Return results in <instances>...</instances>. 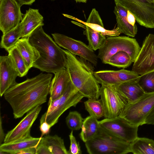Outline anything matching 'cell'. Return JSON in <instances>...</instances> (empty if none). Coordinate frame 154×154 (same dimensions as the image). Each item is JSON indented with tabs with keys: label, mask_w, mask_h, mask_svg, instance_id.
Wrapping results in <instances>:
<instances>
[{
	"label": "cell",
	"mask_w": 154,
	"mask_h": 154,
	"mask_svg": "<svg viewBox=\"0 0 154 154\" xmlns=\"http://www.w3.org/2000/svg\"><path fill=\"white\" fill-rule=\"evenodd\" d=\"M114 13L116 16L117 24V27L122 33L128 37H134L137 32L136 25L130 24L127 19L128 10L119 4L115 2Z\"/></svg>",
	"instance_id": "20"
},
{
	"label": "cell",
	"mask_w": 154,
	"mask_h": 154,
	"mask_svg": "<svg viewBox=\"0 0 154 154\" xmlns=\"http://www.w3.org/2000/svg\"><path fill=\"white\" fill-rule=\"evenodd\" d=\"M61 97L53 100H49L48 109L45 112L46 115L52 112L56 108L60 100Z\"/></svg>",
	"instance_id": "37"
},
{
	"label": "cell",
	"mask_w": 154,
	"mask_h": 154,
	"mask_svg": "<svg viewBox=\"0 0 154 154\" xmlns=\"http://www.w3.org/2000/svg\"><path fill=\"white\" fill-rule=\"evenodd\" d=\"M83 120L81 114L77 111L69 112L66 118L67 126L73 131L79 130L81 128Z\"/></svg>",
	"instance_id": "33"
},
{
	"label": "cell",
	"mask_w": 154,
	"mask_h": 154,
	"mask_svg": "<svg viewBox=\"0 0 154 154\" xmlns=\"http://www.w3.org/2000/svg\"><path fill=\"white\" fill-rule=\"evenodd\" d=\"M41 109V105L38 106L28 112L16 126L8 132L5 135L3 143L14 141L30 135L31 128Z\"/></svg>",
	"instance_id": "15"
},
{
	"label": "cell",
	"mask_w": 154,
	"mask_h": 154,
	"mask_svg": "<svg viewBox=\"0 0 154 154\" xmlns=\"http://www.w3.org/2000/svg\"><path fill=\"white\" fill-rule=\"evenodd\" d=\"M49 88L50 100H54L60 97L71 82L66 69H63L54 73Z\"/></svg>",
	"instance_id": "18"
},
{
	"label": "cell",
	"mask_w": 154,
	"mask_h": 154,
	"mask_svg": "<svg viewBox=\"0 0 154 154\" xmlns=\"http://www.w3.org/2000/svg\"><path fill=\"white\" fill-rule=\"evenodd\" d=\"M22 25L21 23L7 32L3 34L1 37L0 47L8 51L15 46L18 40L22 37Z\"/></svg>",
	"instance_id": "26"
},
{
	"label": "cell",
	"mask_w": 154,
	"mask_h": 154,
	"mask_svg": "<svg viewBox=\"0 0 154 154\" xmlns=\"http://www.w3.org/2000/svg\"><path fill=\"white\" fill-rule=\"evenodd\" d=\"M19 73L8 56L0 57V95L1 97L10 88L17 83Z\"/></svg>",
	"instance_id": "16"
},
{
	"label": "cell",
	"mask_w": 154,
	"mask_h": 154,
	"mask_svg": "<svg viewBox=\"0 0 154 154\" xmlns=\"http://www.w3.org/2000/svg\"><path fill=\"white\" fill-rule=\"evenodd\" d=\"M132 70L139 75L154 71V34H149L144 39Z\"/></svg>",
	"instance_id": "12"
},
{
	"label": "cell",
	"mask_w": 154,
	"mask_h": 154,
	"mask_svg": "<svg viewBox=\"0 0 154 154\" xmlns=\"http://www.w3.org/2000/svg\"><path fill=\"white\" fill-rule=\"evenodd\" d=\"M76 2H83L86 3L87 0H75Z\"/></svg>",
	"instance_id": "43"
},
{
	"label": "cell",
	"mask_w": 154,
	"mask_h": 154,
	"mask_svg": "<svg viewBox=\"0 0 154 154\" xmlns=\"http://www.w3.org/2000/svg\"><path fill=\"white\" fill-rule=\"evenodd\" d=\"M52 154H68L63 140L56 135H46L43 137Z\"/></svg>",
	"instance_id": "29"
},
{
	"label": "cell",
	"mask_w": 154,
	"mask_h": 154,
	"mask_svg": "<svg viewBox=\"0 0 154 154\" xmlns=\"http://www.w3.org/2000/svg\"><path fill=\"white\" fill-rule=\"evenodd\" d=\"M137 81L145 93H154V71L140 75Z\"/></svg>",
	"instance_id": "32"
},
{
	"label": "cell",
	"mask_w": 154,
	"mask_h": 154,
	"mask_svg": "<svg viewBox=\"0 0 154 154\" xmlns=\"http://www.w3.org/2000/svg\"><path fill=\"white\" fill-rule=\"evenodd\" d=\"M84 97L71 82L61 96L56 108L46 115L47 122L52 127L57 122L59 117L64 112L71 107H75Z\"/></svg>",
	"instance_id": "13"
},
{
	"label": "cell",
	"mask_w": 154,
	"mask_h": 154,
	"mask_svg": "<svg viewBox=\"0 0 154 154\" xmlns=\"http://www.w3.org/2000/svg\"><path fill=\"white\" fill-rule=\"evenodd\" d=\"M97 82L101 85H117L137 80L139 75L132 70L123 69L118 70H103L94 72Z\"/></svg>",
	"instance_id": "14"
},
{
	"label": "cell",
	"mask_w": 154,
	"mask_h": 154,
	"mask_svg": "<svg viewBox=\"0 0 154 154\" xmlns=\"http://www.w3.org/2000/svg\"><path fill=\"white\" fill-rule=\"evenodd\" d=\"M66 56V69L71 81L85 97L98 99L100 87L94 75V68L87 60L64 50Z\"/></svg>",
	"instance_id": "3"
},
{
	"label": "cell",
	"mask_w": 154,
	"mask_h": 154,
	"mask_svg": "<svg viewBox=\"0 0 154 154\" xmlns=\"http://www.w3.org/2000/svg\"><path fill=\"white\" fill-rule=\"evenodd\" d=\"M22 5H31L36 0H17Z\"/></svg>",
	"instance_id": "42"
},
{
	"label": "cell",
	"mask_w": 154,
	"mask_h": 154,
	"mask_svg": "<svg viewBox=\"0 0 154 154\" xmlns=\"http://www.w3.org/2000/svg\"><path fill=\"white\" fill-rule=\"evenodd\" d=\"M84 26L85 30L83 33L87 37L88 42V45L94 51L99 49L105 41L106 36L87 25H85Z\"/></svg>",
	"instance_id": "27"
},
{
	"label": "cell",
	"mask_w": 154,
	"mask_h": 154,
	"mask_svg": "<svg viewBox=\"0 0 154 154\" xmlns=\"http://www.w3.org/2000/svg\"><path fill=\"white\" fill-rule=\"evenodd\" d=\"M51 35L55 42L60 47L83 58L94 66L97 65L98 58L97 56L88 45L63 34L54 33Z\"/></svg>",
	"instance_id": "10"
},
{
	"label": "cell",
	"mask_w": 154,
	"mask_h": 154,
	"mask_svg": "<svg viewBox=\"0 0 154 154\" xmlns=\"http://www.w3.org/2000/svg\"><path fill=\"white\" fill-rule=\"evenodd\" d=\"M28 38L39 54L33 67L42 72L54 73L66 69V58L64 50L45 32L42 26L37 28Z\"/></svg>",
	"instance_id": "2"
},
{
	"label": "cell",
	"mask_w": 154,
	"mask_h": 154,
	"mask_svg": "<svg viewBox=\"0 0 154 154\" xmlns=\"http://www.w3.org/2000/svg\"><path fill=\"white\" fill-rule=\"evenodd\" d=\"M85 143L89 154H125L131 152L130 143L116 137L100 127L96 135Z\"/></svg>",
	"instance_id": "4"
},
{
	"label": "cell",
	"mask_w": 154,
	"mask_h": 154,
	"mask_svg": "<svg viewBox=\"0 0 154 154\" xmlns=\"http://www.w3.org/2000/svg\"><path fill=\"white\" fill-rule=\"evenodd\" d=\"M70 141V146L68 154H81L82 151L79 142H77L72 131L69 135Z\"/></svg>",
	"instance_id": "34"
},
{
	"label": "cell",
	"mask_w": 154,
	"mask_h": 154,
	"mask_svg": "<svg viewBox=\"0 0 154 154\" xmlns=\"http://www.w3.org/2000/svg\"><path fill=\"white\" fill-rule=\"evenodd\" d=\"M153 1H154V0H153Z\"/></svg>",
	"instance_id": "45"
},
{
	"label": "cell",
	"mask_w": 154,
	"mask_h": 154,
	"mask_svg": "<svg viewBox=\"0 0 154 154\" xmlns=\"http://www.w3.org/2000/svg\"><path fill=\"white\" fill-rule=\"evenodd\" d=\"M154 106V93H145L136 100L128 103L119 116L132 125L141 126L145 124Z\"/></svg>",
	"instance_id": "6"
},
{
	"label": "cell",
	"mask_w": 154,
	"mask_h": 154,
	"mask_svg": "<svg viewBox=\"0 0 154 154\" xmlns=\"http://www.w3.org/2000/svg\"><path fill=\"white\" fill-rule=\"evenodd\" d=\"M84 24L105 36H118L121 33L117 28L112 30L106 29L98 12L95 8L92 9L86 22Z\"/></svg>",
	"instance_id": "22"
},
{
	"label": "cell",
	"mask_w": 154,
	"mask_h": 154,
	"mask_svg": "<svg viewBox=\"0 0 154 154\" xmlns=\"http://www.w3.org/2000/svg\"><path fill=\"white\" fill-rule=\"evenodd\" d=\"M100 128L99 121L96 118L90 116L84 119L79 134L81 139L85 143L94 137Z\"/></svg>",
	"instance_id": "24"
},
{
	"label": "cell",
	"mask_w": 154,
	"mask_h": 154,
	"mask_svg": "<svg viewBox=\"0 0 154 154\" xmlns=\"http://www.w3.org/2000/svg\"><path fill=\"white\" fill-rule=\"evenodd\" d=\"M15 46L24 60L28 68L30 69L33 67L35 62L39 57V54L30 44L28 38H21L17 41Z\"/></svg>",
	"instance_id": "21"
},
{
	"label": "cell",
	"mask_w": 154,
	"mask_h": 154,
	"mask_svg": "<svg viewBox=\"0 0 154 154\" xmlns=\"http://www.w3.org/2000/svg\"><path fill=\"white\" fill-rule=\"evenodd\" d=\"M84 103L90 116L97 119L104 116V110L101 100L88 98Z\"/></svg>",
	"instance_id": "31"
},
{
	"label": "cell",
	"mask_w": 154,
	"mask_h": 154,
	"mask_svg": "<svg viewBox=\"0 0 154 154\" xmlns=\"http://www.w3.org/2000/svg\"><path fill=\"white\" fill-rule=\"evenodd\" d=\"M8 52V55L19 72V76L23 77L26 75L29 69L17 47L15 46Z\"/></svg>",
	"instance_id": "28"
},
{
	"label": "cell",
	"mask_w": 154,
	"mask_h": 154,
	"mask_svg": "<svg viewBox=\"0 0 154 154\" xmlns=\"http://www.w3.org/2000/svg\"><path fill=\"white\" fill-rule=\"evenodd\" d=\"M141 48L136 39L128 36H108L99 49L97 57L102 63L107 64L110 58L120 51L127 52L133 62L137 57Z\"/></svg>",
	"instance_id": "5"
},
{
	"label": "cell",
	"mask_w": 154,
	"mask_h": 154,
	"mask_svg": "<svg viewBox=\"0 0 154 154\" xmlns=\"http://www.w3.org/2000/svg\"><path fill=\"white\" fill-rule=\"evenodd\" d=\"M130 149L134 154H154V140L138 137L130 143Z\"/></svg>",
	"instance_id": "25"
},
{
	"label": "cell",
	"mask_w": 154,
	"mask_h": 154,
	"mask_svg": "<svg viewBox=\"0 0 154 154\" xmlns=\"http://www.w3.org/2000/svg\"><path fill=\"white\" fill-rule=\"evenodd\" d=\"M5 135L2 125V118L0 117V144L4 142Z\"/></svg>",
	"instance_id": "41"
},
{
	"label": "cell",
	"mask_w": 154,
	"mask_h": 154,
	"mask_svg": "<svg viewBox=\"0 0 154 154\" xmlns=\"http://www.w3.org/2000/svg\"><path fill=\"white\" fill-rule=\"evenodd\" d=\"M114 86L127 98L128 103L136 100L145 93L137 80Z\"/></svg>",
	"instance_id": "23"
},
{
	"label": "cell",
	"mask_w": 154,
	"mask_h": 154,
	"mask_svg": "<svg viewBox=\"0 0 154 154\" xmlns=\"http://www.w3.org/2000/svg\"><path fill=\"white\" fill-rule=\"evenodd\" d=\"M127 19L128 22L132 26L136 25V20L134 15L129 11H128L127 14Z\"/></svg>",
	"instance_id": "40"
},
{
	"label": "cell",
	"mask_w": 154,
	"mask_h": 154,
	"mask_svg": "<svg viewBox=\"0 0 154 154\" xmlns=\"http://www.w3.org/2000/svg\"><path fill=\"white\" fill-rule=\"evenodd\" d=\"M22 6L17 0H0V29L3 34L20 23L23 14Z\"/></svg>",
	"instance_id": "11"
},
{
	"label": "cell",
	"mask_w": 154,
	"mask_h": 154,
	"mask_svg": "<svg viewBox=\"0 0 154 154\" xmlns=\"http://www.w3.org/2000/svg\"><path fill=\"white\" fill-rule=\"evenodd\" d=\"M114 0L131 13L140 25L146 28H154V1Z\"/></svg>",
	"instance_id": "8"
},
{
	"label": "cell",
	"mask_w": 154,
	"mask_h": 154,
	"mask_svg": "<svg viewBox=\"0 0 154 154\" xmlns=\"http://www.w3.org/2000/svg\"><path fill=\"white\" fill-rule=\"evenodd\" d=\"M52 76L50 73H41L17 83L5 93L4 98L11 106L15 119L21 118L46 102Z\"/></svg>",
	"instance_id": "1"
},
{
	"label": "cell",
	"mask_w": 154,
	"mask_h": 154,
	"mask_svg": "<svg viewBox=\"0 0 154 154\" xmlns=\"http://www.w3.org/2000/svg\"><path fill=\"white\" fill-rule=\"evenodd\" d=\"M41 137H34L30 135L11 142L2 143L0 146V153L17 154L20 151L31 148H36Z\"/></svg>",
	"instance_id": "19"
},
{
	"label": "cell",
	"mask_w": 154,
	"mask_h": 154,
	"mask_svg": "<svg viewBox=\"0 0 154 154\" xmlns=\"http://www.w3.org/2000/svg\"><path fill=\"white\" fill-rule=\"evenodd\" d=\"M132 63L131 58L128 53L125 51H120L113 55L109 60L107 64L125 69L129 67Z\"/></svg>",
	"instance_id": "30"
},
{
	"label": "cell",
	"mask_w": 154,
	"mask_h": 154,
	"mask_svg": "<svg viewBox=\"0 0 154 154\" xmlns=\"http://www.w3.org/2000/svg\"><path fill=\"white\" fill-rule=\"evenodd\" d=\"M100 97L105 118L119 116L128 103L127 98L114 85H101Z\"/></svg>",
	"instance_id": "7"
},
{
	"label": "cell",
	"mask_w": 154,
	"mask_h": 154,
	"mask_svg": "<svg viewBox=\"0 0 154 154\" xmlns=\"http://www.w3.org/2000/svg\"><path fill=\"white\" fill-rule=\"evenodd\" d=\"M51 126L46 120V114L45 112L40 119V130L41 132V136L48 134L49 132Z\"/></svg>",
	"instance_id": "35"
},
{
	"label": "cell",
	"mask_w": 154,
	"mask_h": 154,
	"mask_svg": "<svg viewBox=\"0 0 154 154\" xmlns=\"http://www.w3.org/2000/svg\"><path fill=\"white\" fill-rule=\"evenodd\" d=\"M44 18L38 9L29 8L23 14L21 21L22 25V37H28L38 27L44 25Z\"/></svg>",
	"instance_id": "17"
},
{
	"label": "cell",
	"mask_w": 154,
	"mask_h": 154,
	"mask_svg": "<svg viewBox=\"0 0 154 154\" xmlns=\"http://www.w3.org/2000/svg\"><path fill=\"white\" fill-rule=\"evenodd\" d=\"M145 124L154 125V106L146 118Z\"/></svg>",
	"instance_id": "38"
},
{
	"label": "cell",
	"mask_w": 154,
	"mask_h": 154,
	"mask_svg": "<svg viewBox=\"0 0 154 154\" xmlns=\"http://www.w3.org/2000/svg\"><path fill=\"white\" fill-rule=\"evenodd\" d=\"M36 154H52L48 146L43 137L36 148Z\"/></svg>",
	"instance_id": "36"
},
{
	"label": "cell",
	"mask_w": 154,
	"mask_h": 154,
	"mask_svg": "<svg viewBox=\"0 0 154 154\" xmlns=\"http://www.w3.org/2000/svg\"><path fill=\"white\" fill-rule=\"evenodd\" d=\"M50 0V1H54L55 0Z\"/></svg>",
	"instance_id": "44"
},
{
	"label": "cell",
	"mask_w": 154,
	"mask_h": 154,
	"mask_svg": "<svg viewBox=\"0 0 154 154\" xmlns=\"http://www.w3.org/2000/svg\"><path fill=\"white\" fill-rule=\"evenodd\" d=\"M99 123L103 129L124 141L131 143L138 137L139 126L131 124L119 116L113 118H105L99 121Z\"/></svg>",
	"instance_id": "9"
},
{
	"label": "cell",
	"mask_w": 154,
	"mask_h": 154,
	"mask_svg": "<svg viewBox=\"0 0 154 154\" xmlns=\"http://www.w3.org/2000/svg\"><path fill=\"white\" fill-rule=\"evenodd\" d=\"M36 148L31 147L21 150L17 154H36Z\"/></svg>",
	"instance_id": "39"
}]
</instances>
